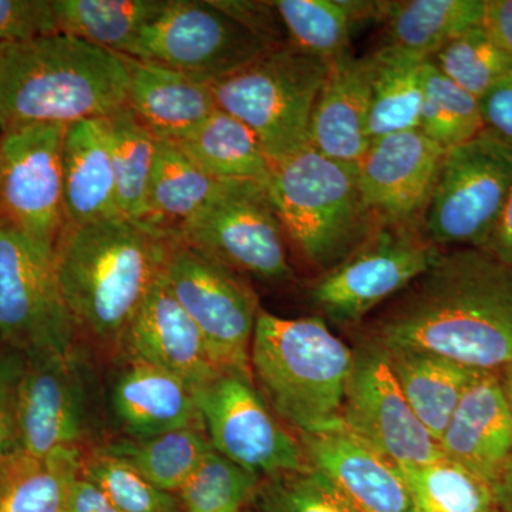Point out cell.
I'll return each mask as SVG.
<instances>
[{
	"instance_id": "obj_18",
	"label": "cell",
	"mask_w": 512,
	"mask_h": 512,
	"mask_svg": "<svg viewBox=\"0 0 512 512\" xmlns=\"http://www.w3.org/2000/svg\"><path fill=\"white\" fill-rule=\"evenodd\" d=\"M309 466L328 478L359 512H414L402 470L343 424L298 434Z\"/></svg>"
},
{
	"instance_id": "obj_15",
	"label": "cell",
	"mask_w": 512,
	"mask_h": 512,
	"mask_svg": "<svg viewBox=\"0 0 512 512\" xmlns=\"http://www.w3.org/2000/svg\"><path fill=\"white\" fill-rule=\"evenodd\" d=\"M64 124H32L0 134V225L55 252L64 227Z\"/></svg>"
},
{
	"instance_id": "obj_3",
	"label": "cell",
	"mask_w": 512,
	"mask_h": 512,
	"mask_svg": "<svg viewBox=\"0 0 512 512\" xmlns=\"http://www.w3.org/2000/svg\"><path fill=\"white\" fill-rule=\"evenodd\" d=\"M168 242L127 218L64 224L55 245L60 293L74 328L121 348L131 320L163 271Z\"/></svg>"
},
{
	"instance_id": "obj_9",
	"label": "cell",
	"mask_w": 512,
	"mask_h": 512,
	"mask_svg": "<svg viewBox=\"0 0 512 512\" xmlns=\"http://www.w3.org/2000/svg\"><path fill=\"white\" fill-rule=\"evenodd\" d=\"M161 274L222 372L252 379L251 345L261 308L251 286L184 242H168Z\"/></svg>"
},
{
	"instance_id": "obj_17",
	"label": "cell",
	"mask_w": 512,
	"mask_h": 512,
	"mask_svg": "<svg viewBox=\"0 0 512 512\" xmlns=\"http://www.w3.org/2000/svg\"><path fill=\"white\" fill-rule=\"evenodd\" d=\"M446 150L420 130L377 138L357 164L367 207L383 224L423 225Z\"/></svg>"
},
{
	"instance_id": "obj_48",
	"label": "cell",
	"mask_w": 512,
	"mask_h": 512,
	"mask_svg": "<svg viewBox=\"0 0 512 512\" xmlns=\"http://www.w3.org/2000/svg\"><path fill=\"white\" fill-rule=\"evenodd\" d=\"M493 491L501 512H512V457L495 481Z\"/></svg>"
},
{
	"instance_id": "obj_35",
	"label": "cell",
	"mask_w": 512,
	"mask_h": 512,
	"mask_svg": "<svg viewBox=\"0 0 512 512\" xmlns=\"http://www.w3.org/2000/svg\"><path fill=\"white\" fill-rule=\"evenodd\" d=\"M419 130L444 150L467 143L484 130L480 101L427 62Z\"/></svg>"
},
{
	"instance_id": "obj_31",
	"label": "cell",
	"mask_w": 512,
	"mask_h": 512,
	"mask_svg": "<svg viewBox=\"0 0 512 512\" xmlns=\"http://www.w3.org/2000/svg\"><path fill=\"white\" fill-rule=\"evenodd\" d=\"M204 426L168 431L144 439L117 440L99 447L123 461L158 490L177 494L212 446Z\"/></svg>"
},
{
	"instance_id": "obj_22",
	"label": "cell",
	"mask_w": 512,
	"mask_h": 512,
	"mask_svg": "<svg viewBox=\"0 0 512 512\" xmlns=\"http://www.w3.org/2000/svg\"><path fill=\"white\" fill-rule=\"evenodd\" d=\"M128 60L127 106L157 140L181 143L218 109L210 84L160 64Z\"/></svg>"
},
{
	"instance_id": "obj_19",
	"label": "cell",
	"mask_w": 512,
	"mask_h": 512,
	"mask_svg": "<svg viewBox=\"0 0 512 512\" xmlns=\"http://www.w3.org/2000/svg\"><path fill=\"white\" fill-rule=\"evenodd\" d=\"M121 348L131 360L177 376L194 393L227 373L215 363L200 329L175 301L163 274L131 320Z\"/></svg>"
},
{
	"instance_id": "obj_11",
	"label": "cell",
	"mask_w": 512,
	"mask_h": 512,
	"mask_svg": "<svg viewBox=\"0 0 512 512\" xmlns=\"http://www.w3.org/2000/svg\"><path fill=\"white\" fill-rule=\"evenodd\" d=\"M352 349L343 426L397 466H424L441 460L439 441L407 402L386 346L362 332Z\"/></svg>"
},
{
	"instance_id": "obj_47",
	"label": "cell",
	"mask_w": 512,
	"mask_h": 512,
	"mask_svg": "<svg viewBox=\"0 0 512 512\" xmlns=\"http://www.w3.org/2000/svg\"><path fill=\"white\" fill-rule=\"evenodd\" d=\"M63 512H119L101 494L96 485L82 477L77 478L67 498Z\"/></svg>"
},
{
	"instance_id": "obj_36",
	"label": "cell",
	"mask_w": 512,
	"mask_h": 512,
	"mask_svg": "<svg viewBox=\"0 0 512 512\" xmlns=\"http://www.w3.org/2000/svg\"><path fill=\"white\" fill-rule=\"evenodd\" d=\"M288 45L333 63L348 55L355 25L339 0H274Z\"/></svg>"
},
{
	"instance_id": "obj_33",
	"label": "cell",
	"mask_w": 512,
	"mask_h": 512,
	"mask_svg": "<svg viewBox=\"0 0 512 512\" xmlns=\"http://www.w3.org/2000/svg\"><path fill=\"white\" fill-rule=\"evenodd\" d=\"M121 217L140 225L146 215L148 185L158 141L126 106L104 119Z\"/></svg>"
},
{
	"instance_id": "obj_10",
	"label": "cell",
	"mask_w": 512,
	"mask_h": 512,
	"mask_svg": "<svg viewBox=\"0 0 512 512\" xmlns=\"http://www.w3.org/2000/svg\"><path fill=\"white\" fill-rule=\"evenodd\" d=\"M269 50L211 0H168L124 56L160 64L211 86Z\"/></svg>"
},
{
	"instance_id": "obj_40",
	"label": "cell",
	"mask_w": 512,
	"mask_h": 512,
	"mask_svg": "<svg viewBox=\"0 0 512 512\" xmlns=\"http://www.w3.org/2000/svg\"><path fill=\"white\" fill-rule=\"evenodd\" d=\"M252 512H359L328 478L309 466L262 478Z\"/></svg>"
},
{
	"instance_id": "obj_16",
	"label": "cell",
	"mask_w": 512,
	"mask_h": 512,
	"mask_svg": "<svg viewBox=\"0 0 512 512\" xmlns=\"http://www.w3.org/2000/svg\"><path fill=\"white\" fill-rule=\"evenodd\" d=\"M15 419L19 450L45 457L80 448L89 433V406L73 350L33 353L18 370Z\"/></svg>"
},
{
	"instance_id": "obj_4",
	"label": "cell",
	"mask_w": 512,
	"mask_h": 512,
	"mask_svg": "<svg viewBox=\"0 0 512 512\" xmlns=\"http://www.w3.org/2000/svg\"><path fill=\"white\" fill-rule=\"evenodd\" d=\"M353 349L322 316L285 319L259 312L251 345L252 380L272 412L298 434L342 424Z\"/></svg>"
},
{
	"instance_id": "obj_2",
	"label": "cell",
	"mask_w": 512,
	"mask_h": 512,
	"mask_svg": "<svg viewBox=\"0 0 512 512\" xmlns=\"http://www.w3.org/2000/svg\"><path fill=\"white\" fill-rule=\"evenodd\" d=\"M130 60L66 33L0 45V131L106 119L127 106Z\"/></svg>"
},
{
	"instance_id": "obj_8",
	"label": "cell",
	"mask_w": 512,
	"mask_h": 512,
	"mask_svg": "<svg viewBox=\"0 0 512 512\" xmlns=\"http://www.w3.org/2000/svg\"><path fill=\"white\" fill-rule=\"evenodd\" d=\"M512 190V148L483 130L446 151L424 215L441 249L483 248Z\"/></svg>"
},
{
	"instance_id": "obj_39",
	"label": "cell",
	"mask_w": 512,
	"mask_h": 512,
	"mask_svg": "<svg viewBox=\"0 0 512 512\" xmlns=\"http://www.w3.org/2000/svg\"><path fill=\"white\" fill-rule=\"evenodd\" d=\"M82 477L119 512H181L177 495L158 490L134 468L99 448L83 457Z\"/></svg>"
},
{
	"instance_id": "obj_5",
	"label": "cell",
	"mask_w": 512,
	"mask_h": 512,
	"mask_svg": "<svg viewBox=\"0 0 512 512\" xmlns=\"http://www.w3.org/2000/svg\"><path fill=\"white\" fill-rule=\"evenodd\" d=\"M265 190L288 244L318 275L345 261L379 224L360 190L357 165L312 146L272 165Z\"/></svg>"
},
{
	"instance_id": "obj_43",
	"label": "cell",
	"mask_w": 512,
	"mask_h": 512,
	"mask_svg": "<svg viewBox=\"0 0 512 512\" xmlns=\"http://www.w3.org/2000/svg\"><path fill=\"white\" fill-rule=\"evenodd\" d=\"M484 130L512 148V72L480 99Z\"/></svg>"
},
{
	"instance_id": "obj_25",
	"label": "cell",
	"mask_w": 512,
	"mask_h": 512,
	"mask_svg": "<svg viewBox=\"0 0 512 512\" xmlns=\"http://www.w3.org/2000/svg\"><path fill=\"white\" fill-rule=\"evenodd\" d=\"M113 409L133 439L204 426L194 390L160 367L136 360L114 386Z\"/></svg>"
},
{
	"instance_id": "obj_24",
	"label": "cell",
	"mask_w": 512,
	"mask_h": 512,
	"mask_svg": "<svg viewBox=\"0 0 512 512\" xmlns=\"http://www.w3.org/2000/svg\"><path fill=\"white\" fill-rule=\"evenodd\" d=\"M231 181L208 174L174 141H158L141 227L165 242H177L185 228L217 200Z\"/></svg>"
},
{
	"instance_id": "obj_49",
	"label": "cell",
	"mask_w": 512,
	"mask_h": 512,
	"mask_svg": "<svg viewBox=\"0 0 512 512\" xmlns=\"http://www.w3.org/2000/svg\"><path fill=\"white\" fill-rule=\"evenodd\" d=\"M501 384H503L505 402H507L508 412H510L512 423V357L500 370Z\"/></svg>"
},
{
	"instance_id": "obj_29",
	"label": "cell",
	"mask_w": 512,
	"mask_h": 512,
	"mask_svg": "<svg viewBox=\"0 0 512 512\" xmlns=\"http://www.w3.org/2000/svg\"><path fill=\"white\" fill-rule=\"evenodd\" d=\"M181 147L208 174L224 181L266 185L272 163L254 131L220 109L181 141Z\"/></svg>"
},
{
	"instance_id": "obj_32",
	"label": "cell",
	"mask_w": 512,
	"mask_h": 512,
	"mask_svg": "<svg viewBox=\"0 0 512 512\" xmlns=\"http://www.w3.org/2000/svg\"><path fill=\"white\" fill-rule=\"evenodd\" d=\"M367 136L370 143L392 134L419 130L424 69L429 60L377 49Z\"/></svg>"
},
{
	"instance_id": "obj_37",
	"label": "cell",
	"mask_w": 512,
	"mask_h": 512,
	"mask_svg": "<svg viewBox=\"0 0 512 512\" xmlns=\"http://www.w3.org/2000/svg\"><path fill=\"white\" fill-rule=\"evenodd\" d=\"M261 481L211 448L175 495L181 512H252Z\"/></svg>"
},
{
	"instance_id": "obj_27",
	"label": "cell",
	"mask_w": 512,
	"mask_h": 512,
	"mask_svg": "<svg viewBox=\"0 0 512 512\" xmlns=\"http://www.w3.org/2000/svg\"><path fill=\"white\" fill-rule=\"evenodd\" d=\"M386 349L407 402L439 441L461 397L480 372L424 350Z\"/></svg>"
},
{
	"instance_id": "obj_30",
	"label": "cell",
	"mask_w": 512,
	"mask_h": 512,
	"mask_svg": "<svg viewBox=\"0 0 512 512\" xmlns=\"http://www.w3.org/2000/svg\"><path fill=\"white\" fill-rule=\"evenodd\" d=\"M168 0H52L57 33L126 55Z\"/></svg>"
},
{
	"instance_id": "obj_13",
	"label": "cell",
	"mask_w": 512,
	"mask_h": 512,
	"mask_svg": "<svg viewBox=\"0 0 512 512\" xmlns=\"http://www.w3.org/2000/svg\"><path fill=\"white\" fill-rule=\"evenodd\" d=\"M177 242L198 249L238 275L271 282L293 278L288 239L262 184L231 181Z\"/></svg>"
},
{
	"instance_id": "obj_14",
	"label": "cell",
	"mask_w": 512,
	"mask_h": 512,
	"mask_svg": "<svg viewBox=\"0 0 512 512\" xmlns=\"http://www.w3.org/2000/svg\"><path fill=\"white\" fill-rule=\"evenodd\" d=\"M252 382L227 372L195 392L212 448L261 478L308 467L301 440L276 419Z\"/></svg>"
},
{
	"instance_id": "obj_20",
	"label": "cell",
	"mask_w": 512,
	"mask_h": 512,
	"mask_svg": "<svg viewBox=\"0 0 512 512\" xmlns=\"http://www.w3.org/2000/svg\"><path fill=\"white\" fill-rule=\"evenodd\" d=\"M444 458L493 485L512 457V423L500 372H480L439 440Z\"/></svg>"
},
{
	"instance_id": "obj_23",
	"label": "cell",
	"mask_w": 512,
	"mask_h": 512,
	"mask_svg": "<svg viewBox=\"0 0 512 512\" xmlns=\"http://www.w3.org/2000/svg\"><path fill=\"white\" fill-rule=\"evenodd\" d=\"M62 167L64 224L79 227L121 217L104 119L66 127Z\"/></svg>"
},
{
	"instance_id": "obj_44",
	"label": "cell",
	"mask_w": 512,
	"mask_h": 512,
	"mask_svg": "<svg viewBox=\"0 0 512 512\" xmlns=\"http://www.w3.org/2000/svg\"><path fill=\"white\" fill-rule=\"evenodd\" d=\"M18 372L0 367V467L19 450L15 419V383Z\"/></svg>"
},
{
	"instance_id": "obj_1",
	"label": "cell",
	"mask_w": 512,
	"mask_h": 512,
	"mask_svg": "<svg viewBox=\"0 0 512 512\" xmlns=\"http://www.w3.org/2000/svg\"><path fill=\"white\" fill-rule=\"evenodd\" d=\"M362 332L387 348L500 372L512 357V269L481 248L444 249Z\"/></svg>"
},
{
	"instance_id": "obj_26",
	"label": "cell",
	"mask_w": 512,
	"mask_h": 512,
	"mask_svg": "<svg viewBox=\"0 0 512 512\" xmlns=\"http://www.w3.org/2000/svg\"><path fill=\"white\" fill-rule=\"evenodd\" d=\"M485 0H386L379 49L430 60L454 37L483 25Z\"/></svg>"
},
{
	"instance_id": "obj_34",
	"label": "cell",
	"mask_w": 512,
	"mask_h": 512,
	"mask_svg": "<svg viewBox=\"0 0 512 512\" xmlns=\"http://www.w3.org/2000/svg\"><path fill=\"white\" fill-rule=\"evenodd\" d=\"M400 470L414 512H501L491 485L447 458Z\"/></svg>"
},
{
	"instance_id": "obj_28",
	"label": "cell",
	"mask_w": 512,
	"mask_h": 512,
	"mask_svg": "<svg viewBox=\"0 0 512 512\" xmlns=\"http://www.w3.org/2000/svg\"><path fill=\"white\" fill-rule=\"evenodd\" d=\"M82 461L80 448L45 457L16 451L0 467V512H63Z\"/></svg>"
},
{
	"instance_id": "obj_7",
	"label": "cell",
	"mask_w": 512,
	"mask_h": 512,
	"mask_svg": "<svg viewBox=\"0 0 512 512\" xmlns=\"http://www.w3.org/2000/svg\"><path fill=\"white\" fill-rule=\"evenodd\" d=\"M443 251L423 225L379 222L345 261L316 276L308 289L309 302L326 322L357 328L426 272Z\"/></svg>"
},
{
	"instance_id": "obj_50",
	"label": "cell",
	"mask_w": 512,
	"mask_h": 512,
	"mask_svg": "<svg viewBox=\"0 0 512 512\" xmlns=\"http://www.w3.org/2000/svg\"><path fill=\"white\" fill-rule=\"evenodd\" d=\"M0 134H2V131H0Z\"/></svg>"
},
{
	"instance_id": "obj_6",
	"label": "cell",
	"mask_w": 512,
	"mask_h": 512,
	"mask_svg": "<svg viewBox=\"0 0 512 512\" xmlns=\"http://www.w3.org/2000/svg\"><path fill=\"white\" fill-rule=\"evenodd\" d=\"M330 64L291 45L276 47L211 84L218 109L254 131L272 165L311 146V121Z\"/></svg>"
},
{
	"instance_id": "obj_38",
	"label": "cell",
	"mask_w": 512,
	"mask_h": 512,
	"mask_svg": "<svg viewBox=\"0 0 512 512\" xmlns=\"http://www.w3.org/2000/svg\"><path fill=\"white\" fill-rule=\"evenodd\" d=\"M430 62L478 101L512 72V56L494 42L483 25L454 37Z\"/></svg>"
},
{
	"instance_id": "obj_21",
	"label": "cell",
	"mask_w": 512,
	"mask_h": 512,
	"mask_svg": "<svg viewBox=\"0 0 512 512\" xmlns=\"http://www.w3.org/2000/svg\"><path fill=\"white\" fill-rule=\"evenodd\" d=\"M373 77L372 53L330 63L311 121V146L323 156L355 165L365 156Z\"/></svg>"
},
{
	"instance_id": "obj_12",
	"label": "cell",
	"mask_w": 512,
	"mask_h": 512,
	"mask_svg": "<svg viewBox=\"0 0 512 512\" xmlns=\"http://www.w3.org/2000/svg\"><path fill=\"white\" fill-rule=\"evenodd\" d=\"M74 333L52 249L0 225V339L25 355H67Z\"/></svg>"
},
{
	"instance_id": "obj_45",
	"label": "cell",
	"mask_w": 512,
	"mask_h": 512,
	"mask_svg": "<svg viewBox=\"0 0 512 512\" xmlns=\"http://www.w3.org/2000/svg\"><path fill=\"white\" fill-rule=\"evenodd\" d=\"M483 28L512 56V0H485Z\"/></svg>"
},
{
	"instance_id": "obj_41",
	"label": "cell",
	"mask_w": 512,
	"mask_h": 512,
	"mask_svg": "<svg viewBox=\"0 0 512 512\" xmlns=\"http://www.w3.org/2000/svg\"><path fill=\"white\" fill-rule=\"evenodd\" d=\"M57 33L52 0H0V45Z\"/></svg>"
},
{
	"instance_id": "obj_46",
	"label": "cell",
	"mask_w": 512,
	"mask_h": 512,
	"mask_svg": "<svg viewBox=\"0 0 512 512\" xmlns=\"http://www.w3.org/2000/svg\"><path fill=\"white\" fill-rule=\"evenodd\" d=\"M481 249L512 269V190L505 201L500 217L495 222L493 231L490 232Z\"/></svg>"
},
{
	"instance_id": "obj_42",
	"label": "cell",
	"mask_w": 512,
	"mask_h": 512,
	"mask_svg": "<svg viewBox=\"0 0 512 512\" xmlns=\"http://www.w3.org/2000/svg\"><path fill=\"white\" fill-rule=\"evenodd\" d=\"M268 49L288 45V37L274 0H211Z\"/></svg>"
}]
</instances>
